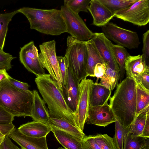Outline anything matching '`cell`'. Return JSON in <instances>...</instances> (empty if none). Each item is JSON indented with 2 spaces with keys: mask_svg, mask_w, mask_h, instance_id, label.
Here are the masks:
<instances>
[{
  "mask_svg": "<svg viewBox=\"0 0 149 149\" xmlns=\"http://www.w3.org/2000/svg\"><path fill=\"white\" fill-rule=\"evenodd\" d=\"M35 81L48 106L50 117L64 120L77 127L75 114L67 104L56 81L49 74L45 73L36 77Z\"/></svg>",
  "mask_w": 149,
  "mask_h": 149,
  "instance_id": "6da1fadb",
  "label": "cell"
},
{
  "mask_svg": "<svg viewBox=\"0 0 149 149\" xmlns=\"http://www.w3.org/2000/svg\"><path fill=\"white\" fill-rule=\"evenodd\" d=\"M136 85L126 77L118 84L109 104L115 117L125 129L129 128L136 118Z\"/></svg>",
  "mask_w": 149,
  "mask_h": 149,
  "instance_id": "7a4b0ae2",
  "label": "cell"
},
{
  "mask_svg": "<svg viewBox=\"0 0 149 149\" xmlns=\"http://www.w3.org/2000/svg\"><path fill=\"white\" fill-rule=\"evenodd\" d=\"M18 10L19 13L23 14L27 18L31 29L52 36H58L67 32L61 10L23 7Z\"/></svg>",
  "mask_w": 149,
  "mask_h": 149,
  "instance_id": "3957f363",
  "label": "cell"
},
{
  "mask_svg": "<svg viewBox=\"0 0 149 149\" xmlns=\"http://www.w3.org/2000/svg\"><path fill=\"white\" fill-rule=\"evenodd\" d=\"M33 91L20 89L6 79L0 81V107L15 116H31Z\"/></svg>",
  "mask_w": 149,
  "mask_h": 149,
  "instance_id": "277c9868",
  "label": "cell"
},
{
  "mask_svg": "<svg viewBox=\"0 0 149 149\" xmlns=\"http://www.w3.org/2000/svg\"><path fill=\"white\" fill-rule=\"evenodd\" d=\"M67 48L64 56L68 68L73 76L79 82L87 77L86 68L88 58V50L86 42L79 41L68 36Z\"/></svg>",
  "mask_w": 149,
  "mask_h": 149,
  "instance_id": "5b68a950",
  "label": "cell"
},
{
  "mask_svg": "<svg viewBox=\"0 0 149 149\" xmlns=\"http://www.w3.org/2000/svg\"><path fill=\"white\" fill-rule=\"evenodd\" d=\"M61 10L67 32L71 36L83 42L87 41L93 38L94 33L88 29L78 14L73 12L64 4L61 6Z\"/></svg>",
  "mask_w": 149,
  "mask_h": 149,
  "instance_id": "8992f818",
  "label": "cell"
},
{
  "mask_svg": "<svg viewBox=\"0 0 149 149\" xmlns=\"http://www.w3.org/2000/svg\"><path fill=\"white\" fill-rule=\"evenodd\" d=\"M39 61L43 68L47 70L53 80L56 81L62 91V84L56 51V42L52 40L39 45Z\"/></svg>",
  "mask_w": 149,
  "mask_h": 149,
  "instance_id": "52a82bcc",
  "label": "cell"
},
{
  "mask_svg": "<svg viewBox=\"0 0 149 149\" xmlns=\"http://www.w3.org/2000/svg\"><path fill=\"white\" fill-rule=\"evenodd\" d=\"M102 29L107 38L124 47L135 49L140 44L136 32L121 28L112 22H109L102 26Z\"/></svg>",
  "mask_w": 149,
  "mask_h": 149,
  "instance_id": "ba28073f",
  "label": "cell"
},
{
  "mask_svg": "<svg viewBox=\"0 0 149 149\" xmlns=\"http://www.w3.org/2000/svg\"><path fill=\"white\" fill-rule=\"evenodd\" d=\"M140 26L149 22V0H137L131 6L115 13L114 17Z\"/></svg>",
  "mask_w": 149,
  "mask_h": 149,
  "instance_id": "9c48e42d",
  "label": "cell"
},
{
  "mask_svg": "<svg viewBox=\"0 0 149 149\" xmlns=\"http://www.w3.org/2000/svg\"><path fill=\"white\" fill-rule=\"evenodd\" d=\"M94 82L89 79L84 78L79 84V95L74 113L77 127L83 132L88 116L91 89Z\"/></svg>",
  "mask_w": 149,
  "mask_h": 149,
  "instance_id": "30bf717a",
  "label": "cell"
},
{
  "mask_svg": "<svg viewBox=\"0 0 149 149\" xmlns=\"http://www.w3.org/2000/svg\"><path fill=\"white\" fill-rule=\"evenodd\" d=\"M38 51L33 41L32 40L21 47L19 52L21 63L27 70L36 77L45 73L39 61Z\"/></svg>",
  "mask_w": 149,
  "mask_h": 149,
  "instance_id": "8fae6325",
  "label": "cell"
},
{
  "mask_svg": "<svg viewBox=\"0 0 149 149\" xmlns=\"http://www.w3.org/2000/svg\"><path fill=\"white\" fill-rule=\"evenodd\" d=\"M117 120L110 106L103 105L89 107L86 122L88 124L105 127Z\"/></svg>",
  "mask_w": 149,
  "mask_h": 149,
  "instance_id": "7c38bea8",
  "label": "cell"
},
{
  "mask_svg": "<svg viewBox=\"0 0 149 149\" xmlns=\"http://www.w3.org/2000/svg\"><path fill=\"white\" fill-rule=\"evenodd\" d=\"M91 39L104 62L113 69L120 72L112 49L111 42L103 33H94V35Z\"/></svg>",
  "mask_w": 149,
  "mask_h": 149,
  "instance_id": "4fadbf2b",
  "label": "cell"
},
{
  "mask_svg": "<svg viewBox=\"0 0 149 149\" xmlns=\"http://www.w3.org/2000/svg\"><path fill=\"white\" fill-rule=\"evenodd\" d=\"M126 77L133 79L136 84L140 83L141 77L145 73L149 72V67L143 59L142 55H130L125 64Z\"/></svg>",
  "mask_w": 149,
  "mask_h": 149,
  "instance_id": "5bb4252c",
  "label": "cell"
},
{
  "mask_svg": "<svg viewBox=\"0 0 149 149\" xmlns=\"http://www.w3.org/2000/svg\"><path fill=\"white\" fill-rule=\"evenodd\" d=\"M8 136L15 141L22 149H49L46 136L37 138L26 136L15 127Z\"/></svg>",
  "mask_w": 149,
  "mask_h": 149,
  "instance_id": "9a60e30c",
  "label": "cell"
},
{
  "mask_svg": "<svg viewBox=\"0 0 149 149\" xmlns=\"http://www.w3.org/2000/svg\"><path fill=\"white\" fill-rule=\"evenodd\" d=\"M93 18L92 24L103 26L114 17V14L99 0H91L88 7Z\"/></svg>",
  "mask_w": 149,
  "mask_h": 149,
  "instance_id": "2e32d148",
  "label": "cell"
},
{
  "mask_svg": "<svg viewBox=\"0 0 149 149\" xmlns=\"http://www.w3.org/2000/svg\"><path fill=\"white\" fill-rule=\"evenodd\" d=\"M79 83L68 69L67 82L62 86V92L67 104L74 113L79 97Z\"/></svg>",
  "mask_w": 149,
  "mask_h": 149,
  "instance_id": "e0dca14e",
  "label": "cell"
},
{
  "mask_svg": "<svg viewBox=\"0 0 149 149\" xmlns=\"http://www.w3.org/2000/svg\"><path fill=\"white\" fill-rule=\"evenodd\" d=\"M33 102L31 117L34 121L48 125L50 118L45 102L36 90L33 91Z\"/></svg>",
  "mask_w": 149,
  "mask_h": 149,
  "instance_id": "ac0fdd59",
  "label": "cell"
},
{
  "mask_svg": "<svg viewBox=\"0 0 149 149\" xmlns=\"http://www.w3.org/2000/svg\"><path fill=\"white\" fill-rule=\"evenodd\" d=\"M128 132L134 136L149 138V109L136 118L130 125Z\"/></svg>",
  "mask_w": 149,
  "mask_h": 149,
  "instance_id": "d6986e66",
  "label": "cell"
},
{
  "mask_svg": "<svg viewBox=\"0 0 149 149\" xmlns=\"http://www.w3.org/2000/svg\"><path fill=\"white\" fill-rule=\"evenodd\" d=\"M17 130L26 136L37 138L46 136L51 131L49 125L34 121L21 125Z\"/></svg>",
  "mask_w": 149,
  "mask_h": 149,
  "instance_id": "ffe728a7",
  "label": "cell"
},
{
  "mask_svg": "<svg viewBox=\"0 0 149 149\" xmlns=\"http://www.w3.org/2000/svg\"><path fill=\"white\" fill-rule=\"evenodd\" d=\"M111 91L97 83H94L90 93L89 107L103 105L111 97Z\"/></svg>",
  "mask_w": 149,
  "mask_h": 149,
  "instance_id": "44dd1931",
  "label": "cell"
},
{
  "mask_svg": "<svg viewBox=\"0 0 149 149\" xmlns=\"http://www.w3.org/2000/svg\"><path fill=\"white\" fill-rule=\"evenodd\" d=\"M58 141L65 149H84L81 141L54 126L49 125Z\"/></svg>",
  "mask_w": 149,
  "mask_h": 149,
  "instance_id": "7402d4cb",
  "label": "cell"
},
{
  "mask_svg": "<svg viewBox=\"0 0 149 149\" xmlns=\"http://www.w3.org/2000/svg\"><path fill=\"white\" fill-rule=\"evenodd\" d=\"M88 50V58L86 68L87 77H93L94 70L96 64L104 63V61L100 54L92 39L86 42Z\"/></svg>",
  "mask_w": 149,
  "mask_h": 149,
  "instance_id": "603a6c76",
  "label": "cell"
},
{
  "mask_svg": "<svg viewBox=\"0 0 149 149\" xmlns=\"http://www.w3.org/2000/svg\"><path fill=\"white\" fill-rule=\"evenodd\" d=\"M48 125L66 132L80 141H82L85 136L83 132L64 120L50 117Z\"/></svg>",
  "mask_w": 149,
  "mask_h": 149,
  "instance_id": "cb8c5ba5",
  "label": "cell"
},
{
  "mask_svg": "<svg viewBox=\"0 0 149 149\" xmlns=\"http://www.w3.org/2000/svg\"><path fill=\"white\" fill-rule=\"evenodd\" d=\"M149 109V90L139 83L136 85V118L141 113Z\"/></svg>",
  "mask_w": 149,
  "mask_h": 149,
  "instance_id": "d4e9b609",
  "label": "cell"
},
{
  "mask_svg": "<svg viewBox=\"0 0 149 149\" xmlns=\"http://www.w3.org/2000/svg\"><path fill=\"white\" fill-rule=\"evenodd\" d=\"M120 79V72L113 69L107 64L105 72L100 78L99 83L112 91L117 87Z\"/></svg>",
  "mask_w": 149,
  "mask_h": 149,
  "instance_id": "484cf974",
  "label": "cell"
},
{
  "mask_svg": "<svg viewBox=\"0 0 149 149\" xmlns=\"http://www.w3.org/2000/svg\"><path fill=\"white\" fill-rule=\"evenodd\" d=\"M112 48L116 62L120 70V82L123 80L125 74V64L127 58L130 55L124 47L118 45L112 44Z\"/></svg>",
  "mask_w": 149,
  "mask_h": 149,
  "instance_id": "4316f807",
  "label": "cell"
},
{
  "mask_svg": "<svg viewBox=\"0 0 149 149\" xmlns=\"http://www.w3.org/2000/svg\"><path fill=\"white\" fill-rule=\"evenodd\" d=\"M19 13L18 9L4 13L0 14V49L3 50L8 31V26L13 17Z\"/></svg>",
  "mask_w": 149,
  "mask_h": 149,
  "instance_id": "83f0119b",
  "label": "cell"
},
{
  "mask_svg": "<svg viewBox=\"0 0 149 149\" xmlns=\"http://www.w3.org/2000/svg\"><path fill=\"white\" fill-rule=\"evenodd\" d=\"M149 143V138L133 136L128 131L125 135L123 149H140Z\"/></svg>",
  "mask_w": 149,
  "mask_h": 149,
  "instance_id": "f1b7e54d",
  "label": "cell"
},
{
  "mask_svg": "<svg viewBox=\"0 0 149 149\" xmlns=\"http://www.w3.org/2000/svg\"><path fill=\"white\" fill-rule=\"evenodd\" d=\"M137 0H99L113 14L131 6Z\"/></svg>",
  "mask_w": 149,
  "mask_h": 149,
  "instance_id": "f546056e",
  "label": "cell"
},
{
  "mask_svg": "<svg viewBox=\"0 0 149 149\" xmlns=\"http://www.w3.org/2000/svg\"><path fill=\"white\" fill-rule=\"evenodd\" d=\"M91 0H65L64 4L74 13L88 12V7Z\"/></svg>",
  "mask_w": 149,
  "mask_h": 149,
  "instance_id": "4dcf8cb0",
  "label": "cell"
},
{
  "mask_svg": "<svg viewBox=\"0 0 149 149\" xmlns=\"http://www.w3.org/2000/svg\"><path fill=\"white\" fill-rule=\"evenodd\" d=\"M115 133L113 138L117 149H123L125 135L129 128L125 129L118 121L115 122Z\"/></svg>",
  "mask_w": 149,
  "mask_h": 149,
  "instance_id": "1f68e13d",
  "label": "cell"
},
{
  "mask_svg": "<svg viewBox=\"0 0 149 149\" xmlns=\"http://www.w3.org/2000/svg\"><path fill=\"white\" fill-rule=\"evenodd\" d=\"M94 136L101 149H117L113 138L107 134H98Z\"/></svg>",
  "mask_w": 149,
  "mask_h": 149,
  "instance_id": "d6a6232c",
  "label": "cell"
},
{
  "mask_svg": "<svg viewBox=\"0 0 149 149\" xmlns=\"http://www.w3.org/2000/svg\"><path fill=\"white\" fill-rule=\"evenodd\" d=\"M60 71L61 73L62 86L65 85L67 82L68 66L67 61L64 57L57 56Z\"/></svg>",
  "mask_w": 149,
  "mask_h": 149,
  "instance_id": "836d02e7",
  "label": "cell"
},
{
  "mask_svg": "<svg viewBox=\"0 0 149 149\" xmlns=\"http://www.w3.org/2000/svg\"><path fill=\"white\" fill-rule=\"evenodd\" d=\"M15 57L0 49V69L9 70L12 68L11 62Z\"/></svg>",
  "mask_w": 149,
  "mask_h": 149,
  "instance_id": "e575fe53",
  "label": "cell"
},
{
  "mask_svg": "<svg viewBox=\"0 0 149 149\" xmlns=\"http://www.w3.org/2000/svg\"><path fill=\"white\" fill-rule=\"evenodd\" d=\"M143 47L142 56L143 59L148 65L149 57V30H148L143 36Z\"/></svg>",
  "mask_w": 149,
  "mask_h": 149,
  "instance_id": "d590c367",
  "label": "cell"
},
{
  "mask_svg": "<svg viewBox=\"0 0 149 149\" xmlns=\"http://www.w3.org/2000/svg\"><path fill=\"white\" fill-rule=\"evenodd\" d=\"M81 142L84 149H101L94 136H85Z\"/></svg>",
  "mask_w": 149,
  "mask_h": 149,
  "instance_id": "8d00e7d4",
  "label": "cell"
},
{
  "mask_svg": "<svg viewBox=\"0 0 149 149\" xmlns=\"http://www.w3.org/2000/svg\"><path fill=\"white\" fill-rule=\"evenodd\" d=\"M14 116L0 107V124L12 123Z\"/></svg>",
  "mask_w": 149,
  "mask_h": 149,
  "instance_id": "74e56055",
  "label": "cell"
},
{
  "mask_svg": "<svg viewBox=\"0 0 149 149\" xmlns=\"http://www.w3.org/2000/svg\"><path fill=\"white\" fill-rule=\"evenodd\" d=\"M107 66V63H99L96 64L94 70V75L93 77L97 78L96 81L97 83L99 78H101L104 74Z\"/></svg>",
  "mask_w": 149,
  "mask_h": 149,
  "instance_id": "f35d334b",
  "label": "cell"
},
{
  "mask_svg": "<svg viewBox=\"0 0 149 149\" xmlns=\"http://www.w3.org/2000/svg\"><path fill=\"white\" fill-rule=\"evenodd\" d=\"M8 80L11 84L18 88L25 91L29 90V86L26 83L18 81L12 78L9 75Z\"/></svg>",
  "mask_w": 149,
  "mask_h": 149,
  "instance_id": "ab89813d",
  "label": "cell"
},
{
  "mask_svg": "<svg viewBox=\"0 0 149 149\" xmlns=\"http://www.w3.org/2000/svg\"><path fill=\"white\" fill-rule=\"evenodd\" d=\"M0 149H22L14 144L10 138L6 136L4 140L0 145Z\"/></svg>",
  "mask_w": 149,
  "mask_h": 149,
  "instance_id": "60d3db41",
  "label": "cell"
},
{
  "mask_svg": "<svg viewBox=\"0 0 149 149\" xmlns=\"http://www.w3.org/2000/svg\"><path fill=\"white\" fill-rule=\"evenodd\" d=\"M12 123L7 124H0V131L6 136H8L15 128Z\"/></svg>",
  "mask_w": 149,
  "mask_h": 149,
  "instance_id": "b9f144b4",
  "label": "cell"
},
{
  "mask_svg": "<svg viewBox=\"0 0 149 149\" xmlns=\"http://www.w3.org/2000/svg\"><path fill=\"white\" fill-rule=\"evenodd\" d=\"M140 83L145 88L149 90V72L143 75Z\"/></svg>",
  "mask_w": 149,
  "mask_h": 149,
  "instance_id": "7bdbcfd3",
  "label": "cell"
},
{
  "mask_svg": "<svg viewBox=\"0 0 149 149\" xmlns=\"http://www.w3.org/2000/svg\"><path fill=\"white\" fill-rule=\"evenodd\" d=\"M5 69H0V81L8 79L9 75Z\"/></svg>",
  "mask_w": 149,
  "mask_h": 149,
  "instance_id": "ee69618b",
  "label": "cell"
},
{
  "mask_svg": "<svg viewBox=\"0 0 149 149\" xmlns=\"http://www.w3.org/2000/svg\"><path fill=\"white\" fill-rule=\"evenodd\" d=\"M6 136L0 131V145L5 138Z\"/></svg>",
  "mask_w": 149,
  "mask_h": 149,
  "instance_id": "f6af8a7d",
  "label": "cell"
},
{
  "mask_svg": "<svg viewBox=\"0 0 149 149\" xmlns=\"http://www.w3.org/2000/svg\"><path fill=\"white\" fill-rule=\"evenodd\" d=\"M140 149H149V143L147 144Z\"/></svg>",
  "mask_w": 149,
  "mask_h": 149,
  "instance_id": "bcb514c9",
  "label": "cell"
},
{
  "mask_svg": "<svg viewBox=\"0 0 149 149\" xmlns=\"http://www.w3.org/2000/svg\"><path fill=\"white\" fill-rule=\"evenodd\" d=\"M57 149H65L64 148H63L62 147H59Z\"/></svg>",
  "mask_w": 149,
  "mask_h": 149,
  "instance_id": "7dc6e473",
  "label": "cell"
}]
</instances>
